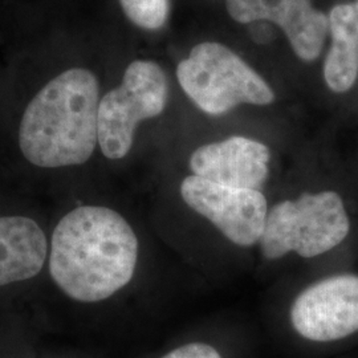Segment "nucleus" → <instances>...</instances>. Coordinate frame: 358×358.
<instances>
[{
    "mask_svg": "<svg viewBox=\"0 0 358 358\" xmlns=\"http://www.w3.org/2000/svg\"><path fill=\"white\" fill-rule=\"evenodd\" d=\"M129 20L143 29H158L166 23L169 0H120Z\"/></svg>",
    "mask_w": 358,
    "mask_h": 358,
    "instance_id": "f8f14e48",
    "label": "nucleus"
},
{
    "mask_svg": "<svg viewBox=\"0 0 358 358\" xmlns=\"http://www.w3.org/2000/svg\"><path fill=\"white\" fill-rule=\"evenodd\" d=\"M180 196L231 243L239 247L259 243L268 214L267 199L259 190L224 186L192 174L182 180Z\"/></svg>",
    "mask_w": 358,
    "mask_h": 358,
    "instance_id": "423d86ee",
    "label": "nucleus"
},
{
    "mask_svg": "<svg viewBox=\"0 0 358 358\" xmlns=\"http://www.w3.org/2000/svg\"><path fill=\"white\" fill-rule=\"evenodd\" d=\"M162 358H222L214 346L205 343H190L178 346Z\"/></svg>",
    "mask_w": 358,
    "mask_h": 358,
    "instance_id": "ddd939ff",
    "label": "nucleus"
},
{
    "mask_svg": "<svg viewBox=\"0 0 358 358\" xmlns=\"http://www.w3.org/2000/svg\"><path fill=\"white\" fill-rule=\"evenodd\" d=\"M331 47L322 75L328 90L345 94L358 81V0L336 4L328 13Z\"/></svg>",
    "mask_w": 358,
    "mask_h": 358,
    "instance_id": "9b49d317",
    "label": "nucleus"
},
{
    "mask_svg": "<svg viewBox=\"0 0 358 358\" xmlns=\"http://www.w3.org/2000/svg\"><path fill=\"white\" fill-rule=\"evenodd\" d=\"M349 231L350 220L337 192H304L269 210L259 241L260 251L268 260L289 252L316 257L343 243Z\"/></svg>",
    "mask_w": 358,
    "mask_h": 358,
    "instance_id": "7ed1b4c3",
    "label": "nucleus"
},
{
    "mask_svg": "<svg viewBox=\"0 0 358 358\" xmlns=\"http://www.w3.org/2000/svg\"><path fill=\"white\" fill-rule=\"evenodd\" d=\"M100 88L83 68L65 71L28 103L19 127L27 161L43 169L85 164L99 142Z\"/></svg>",
    "mask_w": 358,
    "mask_h": 358,
    "instance_id": "f03ea898",
    "label": "nucleus"
},
{
    "mask_svg": "<svg viewBox=\"0 0 358 358\" xmlns=\"http://www.w3.org/2000/svg\"><path fill=\"white\" fill-rule=\"evenodd\" d=\"M269 149L247 137H231L198 148L190 157L194 176L236 189L259 190L269 174Z\"/></svg>",
    "mask_w": 358,
    "mask_h": 358,
    "instance_id": "1a4fd4ad",
    "label": "nucleus"
},
{
    "mask_svg": "<svg viewBox=\"0 0 358 358\" xmlns=\"http://www.w3.org/2000/svg\"><path fill=\"white\" fill-rule=\"evenodd\" d=\"M289 317L296 333L315 343L358 332V275H333L313 282L294 299Z\"/></svg>",
    "mask_w": 358,
    "mask_h": 358,
    "instance_id": "0eeeda50",
    "label": "nucleus"
},
{
    "mask_svg": "<svg viewBox=\"0 0 358 358\" xmlns=\"http://www.w3.org/2000/svg\"><path fill=\"white\" fill-rule=\"evenodd\" d=\"M47 257V236L38 222L20 215L0 217V287L35 278Z\"/></svg>",
    "mask_w": 358,
    "mask_h": 358,
    "instance_id": "9d476101",
    "label": "nucleus"
},
{
    "mask_svg": "<svg viewBox=\"0 0 358 358\" xmlns=\"http://www.w3.org/2000/svg\"><path fill=\"white\" fill-rule=\"evenodd\" d=\"M231 17L242 24L269 20L282 28L294 53L315 62L329 36L328 13L312 6V0H227Z\"/></svg>",
    "mask_w": 358,
    "mask_h": 358,
    "instance_id": "6e6552de",
    "label": "nucleus"
},
{
    "mask_svg": "<svg viewBox=\"0 0 358 358\" xmlns=\"http://www.w3.org/2000/svg\"><path fill=\"white\" fill-rule=\"evenodd\" d=\"M50 273L59 289L78 303H99L131 282L138 239L128 220L103 206H80L52 234Z\"/></svg>",
    "mask_w": 358,
    "mask_h": 358,
    "instance_id": "f257e3e1",
    "label": "nucleus"
},
{
    "mask_svg": "<svg viewBox=\"0 0 358 358\" xmlns=\"http://www.w3.org/2000/svg\"><path fill=\"white\" fill-rule=\"evenodd\" d=\"M167 96V78L159 65L146 60L129 65L121 85L100 100L97 134L103 155L113 161L127 157L138 124L161 115Z\"/></svg>",
    "mask_w": 358,
    "mask_h": 358,
    "instance_id": "39448f33",
    "label": "nucleus"
},
{
    "mask_svg": "<svg viewBox=\"0 0 358 358\" xmlns=\"http://www.w3.org/2000/svg\"><path fill=\"white\" fill-rule=\"evenodd\" d=\"M179 85L207 115L230 112L241 103L268 105L275 93L243 60L219 43H201L177 68Z\"/></svg>",
    "mask_w": 358,
    "mask_h": 358,
    "instance_id": "20e7f679",
    "label": "nucleus"
}]
</instances>
